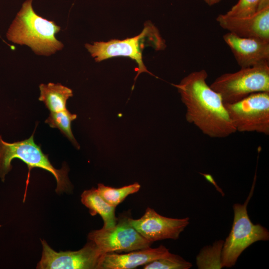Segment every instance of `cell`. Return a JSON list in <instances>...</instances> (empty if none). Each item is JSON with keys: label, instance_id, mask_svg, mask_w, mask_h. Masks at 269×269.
Returning <instances> with one entry per match:
<instances>
[{"label": "cell", "instance_id": "6da1fadb", "mask_svg": "<svg viewBox=\"0 0 269 269\" xmlns=\"http://www.w3.org/2000/svg\"><path fill=\"white\" fill-rule=\"evenodd\" d=\"M208 73L204 69L192 72L184 77L177 89L186 108V121L204 134L223 138L236 131L221 96L206 83Z\"/></svg>", "mask_w": 269, "mask_h": 269}, {"label": "cell", "instance_id": "7a4b0ae2", "mask_svg": "<svg viewBox=\"0 0 269 269\" xmlns=\"http://www.w3.org/2000/svg\"><path fill=\"white\" fill-rule=\"evenodd\" d=\"M32 0H26L6 33L7 39L30 47L37 55L49 56L64 45L55 37L60 27L53 21L38 15L33 10Z\"/></svg>", "mask_w": 269, "mask_h": 269}, {"label": "cell", "instance_id": "3957f363", "mask_svg": "<svg viewBox=\"0 0 269 269\" xmlns=\"http://www.w3.org/2000/svg\"><path fill=\"white\" fill-rule=\"evenodd\" d=\"M34 133L28 139L9 143L4 141L0 135V177L2 181L6 174L12 168V159L18 158L25 163L28 172L26 181V187L23 201L30 178V173L33 168H40L50 172L57 182L56 192L60 193L72 189V186L68 177V168L65 165L60 169L55 168L48 159V155L44 154L40 145L34 140Z\"/></svg>", "mask_w": 269, "mask_h": 269}, {"label": "cell", "instance_id": "277c9868", "mask_svg": "<svg viewBox=\"0 0 269 269\" xmlns=\"http://www.w3.org/2000/svg\"><path fill=\"white\" fill-rule=\"evenodd\" d=\"M151 46L156 50H163L166 47L164 40L161 36L158 29L151 23L147 22L138 35L124 40L112 39L107 42H95L93 44H86L85 47L96 62L118 56L126 57L135 61L138 65V75L147 71L142 60V51L146 46Z\"/></svg>", "mask_w": 269, "mask_h": 269}, {"label": "cell", "instance_id": "5b68a950", "mask_svg": "<svg viewBox=\"0 0 269 269\" xmlns=\"http://www.w3.org/2000/svg\"><path fill=\"white\" fill-rule=\"evenodd\" d=\"M255 181L256 178L244 203H236L233 206L234 220L231 230L222 248V268L234 266L241 253L254 243L269 239L267 229L259 224H254L248 214L247 206L253 194Z\"/></svg>", "mask_w": 269, "mask_h": 269}, {"label": "cell", "instance_id": "8992f818", "mask_svg": "<svg viewBox=\"0 0 269 269\" xmlns=\"http://www.w3.org/2000/svg\"><path fill=\"white\" fill-rule=\"evenodd\" d=\"M210 87L220 95L225 104L237 102L252 94L269 92V62L224 73Z\"/></svg>", "mask_w": 269, "mask_h": 269}, {"label": "cell", "instance_id": "52a82bcc", "mask_svg": "<svg viewBox=\"0 0 269 269\" xmlns=\"http://www.w3.org/2000/svg\"><path fill=\"white\" fill-rule=\"evenodd\" d=\"M225 106L236 131L269 134V92L252 94Z\"/></svg>", "mask_w": 269, "mask_h": 269}, {"label": "cell", "instance_id": "ba28073f", "mask_svg": "<svg viewBox=\"0 0 269 269\" xmlns=\"http://www.w3.org/2000/svg\"><path fill=\"white\" fill-rule=\"evenodd\" d=\"M129 218L122 215L114 227L90 232L88 240L94 242L103 254L128 253L150 247L152 243L137 232L130 223Z\"/></svg>", "mask_w": 269, "mask_h": 269}, {"label": "cell", "instance_id": "9c48e42d", "mask_svg": "<svg viewBox=\"0 0 269 269\" xmlns=\"http://www.w3.org/2000/svg\"><path fill=\"white\" fill-rule=\"evenodd\" d=\"M42 257L38 263V269H98L103 254L91 241L80 250L56 252L44 240H41Z\"/></svg>", "mask_w": 269, "mask_h": 269}, {"label": "cell", "instance_id": "30bf717a", "mask_svg": "<svg viewBox=\"0 0 269 269\" xmlns=\"http://www.w3.org/2000/svg\"><path fill=\"white\" fill-rule=\"evenodd\" d=\"M131 225L144 238L153 243L165 239L177 240L189 223V218H171L147 207L140 218H129Z\"/></svg>", "mask_w": 269, "mask_h": 269}, {"label": "cell", "instance_id": "8fae6325", "mask_svg": "<svg viewBox=\"0 0 269 269\" xmlns=\"http://www.w3.org/2000/svg\"><path fill=\"white\" fill-rule=\"evenodd\" d=\"M216 20L222 28L238 36L269 40V6L248 16L220 14Z\"/></svg>", "mask_w": 269, "mask_h": 269}, {"label": "cell", "instance_id": "7c38bea8", "mask_svg": "<svg viewBox=\"0 0 269 269\" xmlns=\"http://www.w3.org/2000/svg\"><path fill=\"white\" fill-rule=\"evenodd\" d=\"M223 39L241 68L269 61V40L241 37L229 32Z\"/></svg>", "mask_w": 269, "mask_h": 269}, {"label": "cell", "instance_id": "4fadbf2b", "mask_svg": "<svg viewBox=\"0 0 269 269\" xmlns=\"http://www.w3.org/2000/svg\"><path fill=\"white\" fill-rule=\"evenodd\" d=\"M169 253V250L163 245L156 248L150 247L123 254L105 253L100 259L98 269H134L164 257Z\"/></svg>", "mask_w": 269, "mask_h": 269}, {"label": "cell", "instance_id": "5bb4252c", "mask_svg": "<svg viewBox=\"0 0 269 269\" xmlns=\"http://www.w3.org/2000/svg\"><path fill=\"white\" fill-rule=\"evenodd\" d=\"M82 203L89 210L92 216L99 214L104 221L103 228L114 227L117 223L118 218L115 214V209L105 201L94 187L83 191L81 195Z\"/></svg>", "mask_w": 269, "mask_h": 269}, {"label": "cell", "instance_id": "9a60e30c", "mask_svg": "<svg viewBox=\"0 0 269 269\" xmlns=\"http://www.w3.org/2000/svg\"><path fill=\"white\" fill-rule=\"evenodd\" d=\"M40 95L38 100L45 104L50 112H56L67 109V100L73 96L71 89L60 83L41 84Z\"/></svg>", "mask_w": 269, "mask_h": 269}, {"label": "cell", "instance_id": "2e32d148", "mask_svg": "<svg viewBox=\"0 0 269 269\" xmlns=\"http://www.w3.org/2000/svg\"><path fill=\"white\" fill-rule=\"evenodd\" d=\"M140 185L134 183L121 188H116L99 183L97 188L98 193L110 205L116 207L129 195L139 191Z\"/></svg>", "mask_w": 269, "mask_h": 269}, {"label": "cell", "instance_id": "e0dca14e", "mask_svg": "<svg viewBox=\"0 0 269 269\" xmlns=\"http://www.w3.org/2000/svg\"><path fill=\"white\" fill-rule=\"evenodd\" d=\"M77 118L76 114H71L67 109L56 112H50L45 122L53 128L58 129L61 133L76 147L80 148L71 130L72 122Z\"/></svg>", "mask_w": 269, "mask_h": 269}, {"label": "cell", "instance_id": "ac0fdd59", "mask_svg": "<svg viewBox=\"0 0 269 269\" xmlns=\"http://www.w3.org/2000/svg\"><path fill=\"white\" fill-rule=\"evenodd\" d=\"M224 241L221 240L211 246L203 248L196 257L198 269H221L222 251Z\"/></svg>", "mask_w": 269, "mask_h": 269}, {"label": "cell", "instance_id": "d6986e66", "mask_svg": "<svg viewBox=\"0 0 269 269\" xmlns=\"http://www.w3.org/2000/svg\"><path fill=\"white\" fill-rule=\"evenodd\" d=\"M192 265L179 255L169 253L166 256L143 266L144 269H189Z\"/></svg>", "mask_w": 269, "mask_h": 269}, {"label": "cell", "instance_id": "ffe728a7", "mask_svg": "<svg viewBox=\"0 0 269 269\" xmlns=\"http://www.w3.org/2000/svg\"><path fill=\"white\" fill-rule=\"evenodd\" d=\"M260 0H239L236 4L227 12V15L235 17L252 15L258 11Z\"/></svg>", "mask_w": 269, "mask_h": 269}, {"label": "cell", "instance_id": "44dd1931", "mask_svg": "<svg viewBox=\"0 0 269 269\" xmlns=\"http://www.w3.org/2000/svg\"><path fill=\"white\" fill-rule=\"evenodd\" d=\"M200 173L205 178V179L207 181L212 183L215 186L216 190L222 195V196H225V193H224L222 189L220 188V187L217 185L212 175L209 174H205L201 173Z\"/></svg>", "mask_w": 269, "mask_h": 269}, {"label": "cell", "instance_id": "7402d4cb", "mask_svg": "<svg viewBox=\"0 0 269 269\" xmlns=\"http://www.w3.org/2000/svg\"><path fill=\"white\" fill-rule=\"evenodd\" d=\"M269 6V0H260L258 11Z\"/></svg>", "mask_w": 269, "mask_h": 269}, {"label": "cell", "instance_id": "603a6c76", "mask_svg": "<svg viewBox=\"0 0 269 269\" xmlns=\"http://www.w3.org/2000/svg\"><path fill=\"white\" fill-rule=\"evenodd\" d=\"M222 0H204L205 2L209 5L211 6L219 2Z\"/></svg>", "mask_w": 269, "mask_h": 269}]
</instances>
